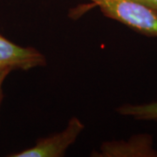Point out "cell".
I'll list each match as a JSON object with an SVG mask.
<instances>
[{
  "instance_id": "1",
  "label": "cell",
  "mask_w": 157,
  "mask_h": 157,
  "mask_svg": "<svg viewBox=\"0 0 157 157\" xmlns=\"http://www.w3.org/2000/svg\"><path fill=\"white\" fill-rule=\"evenodd\" d=\"M112 19L147 37L157 38V11L133 0H90Z\"/></svg>"
},
{
  "instance_id": "2",
  "label": "cell",
  "mask_w": 157,
  "mask_h": 157,
  "mask_svg": "<svg viewBox=\"0 0 157 157\" xmlns=\"http://www.w3.org/2000/svg\"><path fill=\"white\" fill-rule=\"evenodd\" d=\"M85 125L77 117L68 121L63 131L37 140L34 146L20 152L9 155L10 157H61L65 155L78 135L84 130Z\"/></svg>"
},
{
  "instance_id": "3",
  "label": "cell",
  "mask_w": 157,
  "mask_h": 157,
  "mask_svg": "<svg viewBox=\"0 0 157 157\" xmlns=\"http://www.w3.org/2000/svg\"><path fill=\"white\" fill-rule=\"evenodd\" d=\"M46 65L43 53L33 47H24L0 35V69L28 71Z\"/></svg>"
},
{
  "instance_id": "4",
  "label": "cell",
  "mask_w": 157,
  "mask_h": 157,
  "mask_svg": "<svg viewBox=\"0 0 157 157\" xmlns=\"http://www.w3.org/2000/svg\"><path fill=\"white\" fill-rule=\"evenodd\" d=\"M93 156L100 157H157L154 147L153 136L149 134L133 135L128 140L104 142L100 151L93 153Z\"/></svg>"
},
{
  "instance_id": "5",
  "label": "cell",
  "mask_w": 157,
  "mask_h": 157,
  "mask_svg": "<svg viewBox=\"0 0 157 157\" xmlns=\"http://www.w3.org/2000/svg\"><path fill=\"white\" fill-rule=\"evenodd\" d=\"M117 112L139 121H157V101L145 104H125L117 108Z\"/></svg>"
},
{
  "instance_id": "6",
  "label": "cell",
  "mask_w": 157,
  "mask_h": 157,
  "mask_svg": "<svg viewBox=\"0 0 157 157\" xmlns=\"http://www.w3.org/2000/svg\"><path fill=\"white\" fill-rule=\"evenodd\" d=\"M11 71L9 69H0V105L3 100V85Z\"/></svg>"
},
{
  "instance_id": "7",
  "label": "cell",
  "mask_w": 157,
  "mask_h": 157,
  "mask_svg": "<svg viewBox=\"0 0 157 157\" xmlns=\"http://www.w3.org/2000/svg\"><path fill=\"white\" fill-rule=\"evenodd\" d=\"M135 2H138L144 6H147L154 11H157V0H133Z\"/></svg>"
}]
</instances>
